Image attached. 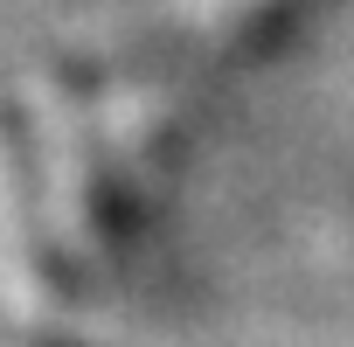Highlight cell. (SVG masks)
Returning <instances> with one entry per match:
<instances>
[{
  "label": "cell",
  "instance_id": "cell-1",
  "mask_svg": "<svg viewBox=\"0 0 354 347\" xmlns=\"http://www.w3.org/2000/svg\"><path fill=\"white\" fill-rule=\"evenodd\" d=\"M35 160H42L35 209H42V229L56 243V264H97V257H111L125 243L132 202H125L118 174L104 160L97 125L70 97H42L35 104Z\"/></svg>",
  "mask_w": 354,
  "mask_h": 347
},
{
  "label": "cell",
  "instance_id": "cell-2",
  "mask_svg": "<svg viewBox=\"0 0 354 347\" xmlns=\"http://www.w3.org/2000/svg\"><path fill=\"white\" fill-rule=\"evenodd\" d=\"M49 285H56V243L42 229L35 188L8 167V153H0V299L15 312H42Z\"/></svg>",
  "mask_w": 354,
  "mask_h": 347
},
{
  "label": "cell",
  "instance_id": "cell-3",
  "mask_svg": "<svg viewBox=\"0 0 354 347\" xmlns=\"http://www.w3.org/2000/svg\"><path fill=\"white\" fill-rule=\"evenodd\" d=\"M0 347H8V340H0Z\"/></svg>",
  "mask_w": 354,
  "mask_h": 347
}]
</instances>
